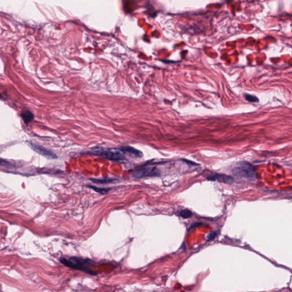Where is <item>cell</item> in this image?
I'll return each instance as SVG.
<instances>
[{"label":"cell","instance_id":"1","mask_svg":"<svg viewBox=\"0 0 292 292\" xmlns=\"http://www.w3.org/2000/svg\"><path fill=\"white\" fill-rule=\"evenodd\" d=\"M84 154L90 155L99 156L110 161L123 162L126 160L124 154L119 149V148H109L102 147H95L92 148L90 151H87Z\"/></svg>","mask_w":292,"mask_h":292},{"label":"cell","instance_id":"2","mask_svg":"<svg viewBox=\"0 0 292 292\" xmlns=\"http://www.w3.org/2000/svg\"><path fill=\"white\" fill-rule=\"evenodd\" d=\"M60 261L70 268L83 270L90 275H94L93 273H95L88 268V267L92 264V262H94L92 260L85 259L78 257H71L69 259H67L65 257H61Z\"/></svg>","mask_w":292,"mask_h":292},{"label":"cell","instance_id":"3","mask_svg":"<svg viewBox=\"0 0 292 292\" xmlns=\"http://www.w3.org/2000/svg\"><path fill=\"white\" fill-rule=\"evenodd\" d=\"M232 172L235 175L238 177L249 179L256 177L254 166L248 162L242 161L239 163L238 166L232 169Z\"/></svg>","mask_w":292,"mask_h":292},{"label":"cell","instance_id":"4","mask_svg":"<svg viewBox=\"0 0 292 292\" xmlns=\"http://www.w3.org/2000/svg\"><path fill=\"white\" fill-rule=\"evenodd\" d=\"M28 143L31 148L39 155L50 159H57V156L51 150L31 142H28Z\"/></svg>","mask_w":292,"mask_h":292},{"label":"cell","instance_id":"5","mask_svg":"<svg viewBox=\"0 0 292 292\" xmlns=\"http://www.w3.org/2000/svg\"><path fill=\"white\" fill-rule=\"evenodd\" d=\"M159 175L158 171L153 167L140 168L136 170L132 174V177L135 178H142L145 177H156Z\"/></svg>","mask_w":292,"mask_h":292},{"label":"cell","instance_id":"6","mask_svg":"<svg viewBox=\"0 0 292 292\" xmlns=\"http://www.w3.org/2000/svg\"><path fill=\"white\" fill-rule=\"evenodd\" d=\"M207 179L210 181H217L221 183H224L229 184H232L234 182V179L232 177L224 174H212L208 177Z\"/></svg>","mask_w":292,"mask_h":292},{"label":"cell","instance_id":"7","mask_svg":"<svg viewBox=\"0 0 292 292\" xmlns=\"http://www.w3.org/2000/svg\"><path fill=\"white\" fill-rule=\"evenodd\" d=\"M119 149L123 154H127L134 158H141L143 156V154L140 151L131 146H122Z\"/></svg>","mask_w":292,"mask_h":292},{"label":"cell","instance_id":"8","mask_svg":"<svg viewBox=\"0 0 292 292\" xmlns=\"http://www.w3.org/2000/svg\"><path fill=\"white\" fill-rule=\"evenodd\" d=\"M90 180L94 183L96 184H106L108 183H111L115 181L114 179L112 178H102V179H90Z\"/></svg>","mask_w":292,"mask_h":292},{"label":"cell","instance_id":"9","mask_svg":"<svg viewBox=\"0 0 292 292\" xmlns=\"http://www.w3.org/2000/svg\"><path fill=\"white\" fill-rule=\"evenodd\" d=\"M21 116L23 119V122L25 124H28L34 118V115L31 113L30 111H25L23 112Z\"/></svg>","mask_w":292,"mask_h":292},{"label":"cell","instance_id":"10","mask_svg":"<svg viewBox=\"0 0 292 292\" xmlns=\"http://www.w3.org/2000/svg\"><path fill=\"white\" fill-rule=\"evenodd\" d=\"M89 188H92V190H93L94 191H96L99 193H100V194H102V195H105V194H107L108 192H109L110 191V188H98V187H95V186H92V185H89Z\"/></svg>","mask_w":292,"mask_h":292},{"label":"cell","instance_id":"11","mask_svg":"<svg viewBox=\"0 0 292 292\" xmlns=\"http://www.w3.org/2000/svg\"><path fill=\"white\" fill-rule=\"evenodd\" d=\"M179 215L183 219H188L192 215V212L188 209H183L179 212Z\"/></svg>","mask_w":292,"mask_h":292},{"label":"cell","instance_id":"12","mask_svg":"<svg viewBox=\"0 0 292 292\" xmlns=\"http://www.w3.org/2000/svg\"><path fill=\"white\" fill-rule=\"evenodd\" d=\"M1 166H4V167H6V168H8V169H11V168L14 167L13 164L11 162L7 161L6 160H4L3 159H1Z\"/></svg>","mask_w":292,"mask_h":292},{"label":"cell","instance_id":"13","mask_svg":"<svg viewBox=\"0 0 292 292\" xmlns=\"http://www.w3.org/2000/svg\"><path fill=\"white\" fill-rule=\"evenodd\" d=\"M245 98L246 100L251 102H259V99L256 97L254 96V95H248V94L245 95Z\"/></svg>","mask_w":292,"mask_h":292},{"label":"cell","instance_id":"14","mask_svg":"<svg viewBox=\"0 0 292 292\" xmlns=\"http://www.w3.org/2000/svg\"><path fill=\"white\" fill-rule=\"evenodd\" d=\"M216 235H217L216 232H211V233H209L208 235V240L214 239L216 236Z\"/></svg>","mask_w":292,"mask_h":292}]
</instances>
